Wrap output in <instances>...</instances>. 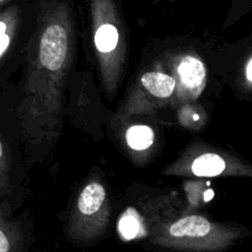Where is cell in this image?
Listing matches in <instances>:
<instances>
[{"label": "cell", "instance_id": "obj_7", "mask_svg": "<svg viewBox=\"0 0 252 252\" xmlns=\"http://www.w3.org/2000/svg\"><path fill=\"white\" fill-rule=\"evenodd\" d=\"M159 65L175 80V94L171 106L193 102L206 90V64L196 53H171L162 58Z\"/></svg>", "mask_w": 252, "mask_h": 252}, {"label": "cell", "instance_id": "obj_8", "mask_svg": "<svg viewBox=\"0 0 252 252\" xmlns=\"http://www.w3.org/2000/svg\"><path fill=\"white\" fill-rule=\"evenodd\" d=\"M20 25L19 6H7L0 11V65L9 53Z\"/></svg>", "mask_w": 252, "mask_h": 252}, {"label": "cell", "instance_id": "obj_10", "mask_svg": "<svg viewBox=\"0 0 252 252\" xmlns=\"http://www.w3.org/2000/svg\"><path fill=\"white\" fill-rule=\"evenodd\" d=\"M155 132L148 125H132L125 133L126 145L133 154H143L153 148L155 143Z\"/></svg>", "mask_w": 252, "mask_h": 252}, {"label": "cell", "instance_id": "obj_6", "mask_svg": "<svg viewBox=\"0 0 252 252\" xmlns=\"http://www.w3.org/2000/svg\"><path fill=\"white\" fill-rule=\"evenodd\" d=\"M175 80L158 64L139 75L127 100L118 111L117 118L123 121L133 116H149L171 106Z\"/></svg>", "mask_w": 252, "mask_h": 252}, {"label": "cell", "instance_id": "obj_4", "mask_svg": "<svg viewBox=\"0 0 252 252\" xmlns=\"http://www.w3.org/2000/svg\"><path fill=\"white\" fill-rule=\"evenodd\" d=\"M111 203L105 185L89 181L79 193L68 220V235L76 241L98 239L110 223Z\"/></svg>", "mask_w": 252, "mask_h": 252}, {"label": "cell", "instance_id": "obj_5", "mask_svg": "<svg viewBox=\"0 0 252 252\" xmlns=\"http://www.w3.org/2000/svg\"><path fill=\"white\" fill-rule=\"evenodd\" d=\"M164 174L196 179L251 177L252 169L235 155L206 145H192L165 170Z\"/></svg>", "mask_w": 252, "mask_h": 252}, {"label": "cell", "instance_id": "obj_12", "mask_svg": "<svg viewBox=\"0 0 252 252\" xmlns=\"http://www.w3.org/2000/svg\"><path fill=\"white\" fill-rule=\"evenodd\" d=\"M10 169L11 161L9 152L0 139V196H4L10 191Z\"/></svg>", "mask_w": 252, "mask_h": 252}, {"label": "cell", "instance_id": "obj_9", "mask_svg": "<svg viewBox=\"0 0 252 252\" xmlns=\"http://www.w3.org/2000/svg\"><path fill=\"white\" fill-rule=\"evenodd\" d=\"M118 233L126 241L148 236V224L139 209L128 207L118 219Z\"/></svg>", "mask_w": 252, "mask_h": 252}, {"label": "cell", "instance_id": "obj_2", "mask_svg": "<svg viewBox=\"0 0 252 252\" xmlns=\"http://www.w3.org/2000/svg\"><path fill=\"white\" fill-rule=\"evenodd\" d=\"M244 235L243 228L217 223L201 214L177 212L175 207L148 219L150 241L170 250L221 252Z\"/></svg>", "mask_w": 252, "mask_h": 252}, {"label": "cell", "instance_id": "obj_13", "mask_svg": "<svg viewBox=\"0 0 252 252\" xmlns=\"http://www.w3.org/2000/svg\"><path fill=\"white\" fill-rule=\"evenodd\" d=\"M179 120L184 127L198 128L203 125V113L197 111L193 105H182L179 112Z\"/></svg>", "mask_w": 252, "mask_h": 252}, {"label": "cell", "instance_id": "obj_1", "mask_svg": "<svg viewBox=\"0 0 252 252\" xmlns=\"http://www.w3.org/2000/svg\"><path fill=\"white\" fill-rule=\"evenodd\" d=\"M75 26L66 2L41 0L30 44L24 94L17 108L25 138L51 144L62 127L64 86L75 56Z\"/></svg>", "mask_w": 252, "mask_h": 252}, {"label": "cell", "instance_id": "obj_11", "mask_svg": "<svg viewBox=\"0 0 252 252\" xmlns=\"http://www.w3.org/2000/svg\"><path fill=\"white\" fill-rule=\"evenodd\" d=\"M22 235L17 223L0 208V252H21Z\"/></svg>", "mask_w": 252, "mask_h": 252}, {"label": "cell", "instance_id": "obj_14", "mask_svg": "<svg viewBox=\"0 0 252 252\" xmlns=\"http://www.w3.org/2000/svg\"><path fill=\"white\" fill-rule=\"evenodd\" d=\"M244 85L249 91L252 86V57L249 56L244 65Z\"/></svg>", "mask_w": 252, "mask_h": 252}, {"label": "cell", "instance_id": "obj_3", "mask_svg": "<svg viewBox=\"0 0 252 252\" xmlns=\"http://www.w3.org/2000/svg\"><path fill=\"white\" fill-rule=\"evenodd\" d=\"M93 39L103 89L117 91L127 56L125 31L115 0H90Z\"/></svg>", "mask_w": 252, "mask_h": 252}, {"label": "cell", "instance_id": "obj_15", "mask_svg": "<svg viewBox=\"0 0 252 252\" xmlns=\"http://www.w3.org/2000/svg\"><path fill=\"white\" fill-rule=\"evenodd\" d=\"M6 1H7V0H0V7H1L2 5H4Z\"/></svg>", "mask_w": 252, "mask_h": 252}]
</instances>
